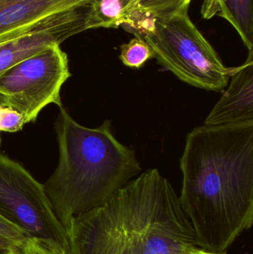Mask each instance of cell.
I'll list each match as a JSON object with an SVG mask.
<instances>
[{"label": "cell", "mask_w": 253, "mask_h": 254, "mask_svg": "<svg viewBox=\"0 0 253 254\" xmlns=\"http://www.w3.org/2000/svg\"><path fill=\"white\" fill-rule=\"evenodd\" d=\"M206 19L218 15L230 22L248 51H253V0H207L202 9Z\"/></svg>", "instance_id": "30bf717a"}, {"label": "cell", "mask_w": 253, "mask_h": 254, "mask_svg": "<svg viewBox=\"0 0 253 254\" xmlns=\"http://www.w3.org/2000/svg\"><path fill=\"white\" fill-rule=\"evenodd\" d=\"M230 78V86L205 119L206 126L253 120V51L243 65L235 67Z\"/></svg>", "instance_id": "9c48e42d"}, {"label": "cell", "mask_w": 253, "mask_h": 254, "mask_svg": "<svg viewBox=\"0 0 253 254\" xmlns=\"http://www.w3.org/2000/svg\"><path fill=\"white\" fill-rule=\"evenodd\" d=\"M183 211L202 250L223 253L253 222V120L187 134L180 160Z\"/></svg>", "instance_id": "6da1fadb"}, {"label": "cell", "mask_w": 253, "mask_h": 254, "mask_svg": "<svg viewBox=\"0 0 253 254\" xmlns=\"http://www.w3.org/2000/svg\"><path fill=\"white\" fill-rule=\"evenodd\" d=\"M25 254H68L57 242L47 239L29 237L24 243Z\"/></svg>", "instance_id": "5bb4252c"}, {"label": "cell", "mask_w": 253, "mask_h": 254, "mask_svg": "<svg viewBox=\"0 0 253 254\" xmlns=\"http://www.w3.org/2000/svg\"><path fill=\"white\" fill-rule=\"evenodd\" d=\"M0 215L30 237L57 242L68 252L66 231L53 211L44 185L1 152Z\"/></svg>", "instance_id": "8992f818"}, {"label": "cell", "mask_w": 253, "mask_h": 254, "mask_svg": "<svg viewBox=\"0 0 253 254\" xmlns=\"http://www.w3.org/2000/svg\"><path fill=\"white\" fill-rule=\"evenodd\" d=\"M119 58L126 66L140 69L147 61L154 58V54L148 43L141 36L135 34L129 43L120 46Z\"/></svg>", "instance_id": "4fadbf2b"}, {"label": "cell", "mask_w": 253, "mask_h": 254, "mask_svg": "<svg viewBox=\"0 0 253 254\" xmlns=\"http://www.w3.org/2000/svg\"><path fill=\"white\" fill-rule=\"evenodd\" d=\"M6 106L0 104V124H1V119H2L3 113H4V109Z\"/></svg>", "instance_id": "ffe728a7"}, {"label": "cell", "mask_w": 253, "mask_h": 254, "mask_svg": "<svg viewBox=\"0 0 253 254\" xmlns=\"http://www.w3.org/2000/svg\"><path fill=\"white\" fill-rule=\"evenodd\" d=\"M54 127L58 164L44 187L67 231L74 217L105 204L139 176L142 167L135 152L117 140L111 121L89 128L62 107Z\"/></svg>", "instance_id": "3957f363"}, {"label": "cell", "mask_w": 253, "mask_h": 254, "mask_svg": "<svg viewBox=\"0 0 253 254\" xmlns=\"http://www.w3.org/2000/svg\"><path fill=\"white\" fill-rule=\"evenodd\" d=\"M68 254H190L200 249L178 195L157 169L132 179L101 207L74 217Z\"/></svg>", "instance_id": "7a4b0ae2"}, {"label": "cell", "mask_w": 253, "mask_h": 254, "mask_svg": "<svg viewBox=\"0 0 253 254\" xmlns=\"http://www.w3.org/2000/svg\"><path fill=\"white\" fill-rule=\"evenodd\" d=\"M86 7L69 10L45 19L16 38L0 44V74L18 63L85 29Z\"/></svg>", "instance_id": "52a82bcc"}, {"label": "cell", "mask_w": 253, "mask_h": 254, "mask_svg": "<svg viewBox=\"0 0 253 254\" xmlns=\"http://www.w3.org/2000/svg\"><path fill=\"white\" fill-rule=\"evenodd\" d=\"M25 125V119L22 115L6 106L0 124V132H16L22 130Z\"/></svg>", "instance_id": "9a60e30c"}, {"label": "cell", "mask_w": 253, "mask_h": 254, "mask_svg": "<svg viewBox=\"0 0 253 254\" xmlns=\"http://www.w3.org/2000/svg\"><path fill=\"white\" fill-rule=\"evenodd\" d=\"M24 244V243H23ZM21 243H16L10 239L0 235V254H7L17 246H22Z\"/></svg>", "instance_id": "e0dca14e"}, {"label": "cell", "mask_w": 253, "mask_h": 254, "mask_svg": "<svg viewBox=\"0 0 253 254\" xmlns=\"http://www.w3.org/2000/svg\"><path fill=\"white\" fill-rule=\"evenodd\" d=\"M190 254H227L226 252H223V253H213V252H206V251L202 250V249H199L196 251V252Z\"/></svg>", "instance_id": "d6986e66"}, {"label": "cell", "mask_w": 253, "mask_h": 254, "mask_svg": "<svg viewBox=\"0 0 253 254\" xmlns=\"http://www.w3.org/2000/svg\"><path fill=\"white\" fill-rule=\"evenodd\" d=\"M92 0H0V44L25 34L48 18L84 8Z\"/></svg>", "instance_id": "ba28073f"}, {"label": "cell", "mask_w": 253, "mask_h": 254, "mask_svg": "<svg viewBox=\"0 0 253 254\" xmlns=\"http://www.w3.org/2000/svg\"><path fill=\"white\" fill-rule=\"evenodd\" d=\"M0 104L5 106V99L2 94L0 93Z\"/></svg>", "instance_id": "44dd1931"}, {"label": "cell", "mask_w": 253, "mask_h": 254, "mask_svg": "<svg viewBox=\"0 0 253 254\" xmlns=\"http://www.w3.org/2000/svg\"><path fill=\"white\" fill-rule=\"evenodd\" d=\"M23 245L17 246V247L15 248V249L10 251V252H8L7 254H25L23 249Z\"/></svg>", "instance_id": "ac0fdd59"}, {"label": "cell", "mask_w": 253, "mask_h": 254, "mask_svg": "<svg viewBox=\"0 0 253 254\" xmlns=\"http://www.w3.org/2000/svg\"><path fill=\"white\" fill-rule=\"evenodd\" d=\"M140 0H92L86 7L85 29L126 25Z\"/></svg>", "instance_id": "8fae6325"}, {"label": "cell", "mask_w": 253, "mask_h": 254, "mask_svg": "<svg viewBox=\"0 0 253 254\" xmlns=\"http://www.w3.org/2000/svg\"><path fill=\"white\" fill-rule=\"evenodd\" d=\"M0 235L21 244H23L27 239L31 237L25 231L4 219L1 215H0Z\"/></svg>", "instance_id": "2e32d148"}, {"label": "cell", "mask_w": 253, "mask_h": 254, "mask_svg": "<svg viewBox=\"0 0 253 254\" xmlns=\"http://www.w3.org/2000/svg\"><path fill=\"white\" fill-rule=\"evenodd\" d=\"M1 135H0V148H1Z\"/></svg>", "instance_id": "7402d4cb"}, {"label": "cell", "mask_w": 253, "mask_h": 254, "mask_svg": "<svg viewBox=\"0 0 253 254\" xmlns=\"http://www.w3.org/2000/svg\"><path fill=\"white\" fill-rule=\"evenodd\" d=\"M136 34L148 43L160 65L194 87L221 92L234 71L235 67L224 65L188 11L168 19H154Z\"/></svg>", "instance_id": "277c9868"}, {"label": "cell", "mask_w": 253, "mask_h": 254, "mask_svg": "<svg viewBox=\"0 0 253 254\" xmlns=\"http://www.w3.org/2000/svg\"><path fill=\"white\" fill-rule=\"evenodd\" d=\"M191 1L192 0H140L138 6L130 17L140 16L150 19H168L179 13L189 11Z\"/></svg>", "instance_id": "7c38bea8"}, {"label": "cell", "mask_w": 253, "mask_h": 254, "mask_svg": "<svg viewBox=\"0 0 253 254\" xmlns=\"http://www.w3.org/2000/svg\"><path fill=\"white\" fill-rule=\"evenodd\" d=\"M71 76L68 55L53 44L0 74V93L5 106L21 113L27 125L48 105L63 107L61 89Z\"/></svg>", "instance_id": "5b68a950"}]
</instances>
